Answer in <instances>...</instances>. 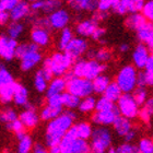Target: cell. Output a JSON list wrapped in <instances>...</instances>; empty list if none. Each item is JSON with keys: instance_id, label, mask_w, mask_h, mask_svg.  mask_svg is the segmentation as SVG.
<instances>
[{"instance_id": "cell-38", "label": "cell", "mask_w": 153, "mask_h": 153, "mask_svg": "<svg viewBox=\"0 0 153 153\" xmlns=\"http://www.w3.org/2000/svg\"><path fill=\"white\" fill-rule=\"evenodd\" d=\"M19 118V115L12 108H4L0 112V121H2L4 124L11 123Z\"/></svg>"}, {"instance_id": "cell-5", "label": "cell", "mask_w": 153, "mask_h": 153, "mask_svg": "<svg viewBox=\"0 0 153 153\" xmlns=\"http://www.w3.org/2000/svg\"><path fill=\"white\" fill-rule=\"evenodd\" d=\"M44 62L51 68L54 76H60L66 74L70 70V68H72L74 59L64 51H61L54 53L51 57L46 58Z\"/></svg>"}, {"instance_id": "cell-36", "label": "cell", "mask_w": 153, "mask_h": 153, "mask_svg": "<svg viewBox=\"0 0 153 153\" xmlns=\"http://www.w3.org/2000/svg\"><path fill=\"white\" fill-rule=\"evenodd\" d=\"M89 56L93 57L95 60L100 61V62H107L112 58V53L106 48H101V49H97L95 51H91Z\"/></svg>"}, {"instance_id": "cell-40", "label": "cell", "mask_w": 153, "mask_h": 153, "mask_svg": "<svg viewBox=\"0 0 153 153\" xmlns=\"http://www.w3.org/2000/svg\"><path fill=\"white\" fill-rule=\"evenodd\" d=\"M144 76H146V84L153 86V58L150 57L144 66Z\"/></svg>"}, {"instance_id": "cell-6", "label": "cell", "mask_w": 153, "mask_h": 153, "mask_svg": "<svg viewBox=\"0 0 153 153\" xmlns=\"http://www.w3.org/2000/svg\"><path fill=\"white\" fill-rule=\"evenodd\" d=\"M90 148L95 153H104L112 146V134L104 126L93 129L91 134Z\"/></svg>"}, {"instance_id": "cell-64", "label": "cell", "mask_w": 153, "mask_h": 153, "mask_svg": "<svg viewBox=\"0 0 153 153\" xmlns=\"http://www.w3.org/2000/svg\"><path fill=\"white\" fill-rule=\"evenodd\" d=\"M152 100H153V99H152Z\"/></svg>"}, {"instance_id": "cell-29", "label": "cell", "mask_w": 153, "mask_h": 153, "mask_svg": "<svg viewBox=\"0 0 153 153\" xmlns=\"http://www.w3.org/2000/svg\"><path fill=\"white\" fill-rule=\"evenodd\" d=\"M74 127L78 138H81V139H84V140L90 139L93 129H92V126L89 123H85V121L78 123L76 125H74Z\"/></svg>"}, {"instance_id": "cell-45", "label": "cell", "mask_w": 153, "mask_h": 153, "mask_svg": "<svg viewBox=\"0 0 153 153\" xmlns=\"http://www.w3.org/2000/svg\"><path fill=\"white\" fill-rule=\"evenodd\" d=\"M115 151H116V153H136L138 152V147H134L129 142H126V143L118 146L115 149Z\"/></svg>"}, {"instance_id": "cell-61", "label": "cell", "mask_w": 153, "mask_h": 153, "mask_svg": "<svg viewBox=\"0 0 153 153\" xmlns=\"http://www.w3.org/2000/svg\"><path fill=\"white\" fill-rule=\"evenodd\" d=\"M27 2H34V1H37V0H26Z\"/></svg>"}, {"instance_id": "cell-39", "label": "cell", "mask_w": 153, "mask_h": 153, "mask_svg": "<svg viewBox=\"0 0 153 153\" xmlns=\"http://www.w3.org/2000/svg\"><path fill=\"white\" fill-rule=\"evenodd\" d=\"M61 7L60 0H43L42 11L45 13H51Z\"/></svg>"}, {"instance_id": "cell-9", "label": "cell", "mask_w": 153, "mask_h": 153, "mask_svg": "<svg viewBox=\"0 0 153 153\" xmlns=\"http://www.w3.org/2000/svg\"><path fill=\"white\" fill-rule=\"evenodd\" d=\"M117 109L119 114L129 118L134 119L138 116L139 113V105L134 99L132 94L130 93H124L121 94L120 97L117 100Z\"/></svg>"}, {"instance_id": "cell-48", "label": "cell", "mask_w": 153, "mask_h": 153, "mask_svg": "<svg viewBox=\"0 0 153 153\" xmlns=\"http://www.w3.org/2000/svg\"><path fill=\"white\" fill-rule=\"evenodd\" d=\"M144 4V0H131L130 4H129V9L128 12L134 13V12H139L142 10Z\"/></svg>"}, {"instance_id": "cell-18", "label": "cell", "mask_w": 153, "mask_h": 153, "mask_svg": "<svg viewBox=\"0 0 153 153\" xmlns=\"http://www.w3.org/2000/svg\"><path fill=\"white\" fill-rule=\"evenodd\" d=\"M31 39H32V43L36 44L39 47H45L51 42L49 31L48 29H44V27L33 26V30L31 31Z\"/></svg>"}, {"instance_id": "cell-59", "label": "cell", "mask_w": 153, "mask_h": 153, "mask_svg": "<svg viewBox=\"0 0 153 153\" xmlns=\"http://www.w3.org/2000/svg\"><path fill=\"white\" fill-rule=\"evenodd\" d=\"M128 51H129V46L127 44H121L119 46V51L120 53H127Z\"/></svg>"}, {"instance_id": "cell-10", "label": "cell", "mask_w": 153, "mask_h": 153, "mask_svg": "<svg viewBox=\"0 0 153 153\" xmlns=\"http://www.w3.org/2000/svg\"><path fill=\"white\" fill-rule=\"evenodd\" d=\"M21 60V70L22 71H30L33 68H35L42 61V53L39 51V46L33 43L32 47L29 51H26L22 57L20 58Z\"/></svg>"}, {"instance_id": "cell-62", "label": "cell", "mask_w": 153, "mask_h": 153, "mask_svg": "<svg viewBox=\"0 0 153 153\" xmlns=\"http://www.w3.org/2000/svg\"><path fill=\"white\" fill-rule=\"evenodd\" d=\"M150 55H151V57L153 58V48H151V54Z\"/></svg>"}, {"instance_id": "cell-41", "label": "cell", "mask_w": 153, "mask_h": 153, "mask_svg": "<svg viewBox=\"0 0 153 153\" xmlns=\"http://www.w3.org/2000/svg\"><path fill=\"white\" fill-rule=\"evenodd\" d=\"M138 152L140 153H153V140L149 138H143L139 141Z\"/></svg>"}, {"instance_id": "cell-11", "label": "cell", "mask_w": 153, "mask_h": 153, "mask_svg": "<svg viewBox=\"0 0 153 153\" xmlns=\"http://www.w3.org/2000/svg\"><path fill=\"white\" fill-rule=\"evenodd\" d=\"M18 42L8 35H0V58L6 61H11L16 58V49Z\"/></svg>"}, {"instance_id": "cell-52", "label": "cell", "mask_w": 153, "mask_h": 153, "mask_svg": "<svg viewBox=\"0 0 153 153\" xmlns=\"http://www.w3.org/2000/svg\"><path fill=\"white\" fill-rule=\"evenodd\" d=\"M104 35H105V30L97 26L95 29V31L93 32V34L91 35V38H93L94 41H103Z\"/></svg>"}, {"instance_id": "cell-51", "label": "cell", "mask_w": 153, "mask_h": 153, "mask_svg": "<svg viewBox=\"0 0 153 153\" xmlns=\"http://www.w3.org/2000/svg\"><path fill=\"white\" fill-rule=\"evenodd\" d=\"M138 116H139V118H140V119L142 121H143V123H146V124H148V123L150 121L151 117H152V115H151L150 113L148 112L147 109H144L143 107L139 108V113H138Z\"/></svg>"}, {"instance_id": "cell-8", "label": "cell", "mask_w": 153, "mask_h": 153, "mask_svg": "<svg viewBox=\"0 0 153 153\" xmlns=\"http://www.w3.org/2000/svg\"><path fill=\"white\" fill-rule=\"evenodd\" d=\"M137 68L134 66H125L121 68L117 76H116V83H117L123 93L132 92L137 86Z\"/></svg>"}, {"instance_id": "cell-20", "label": "cell", "mask_w": 153, "mask_h": 153, "mask_svg": "<svg viewBox=\"0 0 153 153\" xmlns=\"http://www.w3.org/2000/svg\"><path fill=\"white\" fill-rule=\"evenodd\" d=\"M12 102H14L16 106H23V107L29 103V91L21 83H16Z\"/></svg>"}, {"instance_id": "cell-42", "label": "cell", "mask_w": 153, "mask_h": 153, "mask_svg": "<svg viewBox=\"0 0 153 153\" xmlns=\"http://www.w3.org/2000/svg\"><path fill=\"white\" fill-rule=\"evenodd\" d=\"M6 126H7V129L14 132L16 136L19 134H22V132H25V129H26V128L24 127V125L22 124V121L20 120L19 118L16 119V120L11 121V123L6 124Z\"/></svg>"}, {"instance_id": "cell-47", "label": "cell", "mask_w": 153, "mask_h": 153, "mask_svg": "<svg viewBox=\"0 0 153 153\" xmlns=\"http://www.w3.org/2000/svg\"><path fill=\"white\" fill-rule=\"evenodd\" d=\"M18 2L19 0H0V11L10 12Z\"/></svg>"}, {"instance_id": "cell-24", "label": "cell", "mask_w": 153, "mask_h": 153, "mask_svg": "<svg viewBox=\"0 0 153 153\" xmlns=\"http://www.w3.org/2000/svg\"><path fill=\"white\" fill-rule=\"evenodd\" d=\"M16 138H18V148H16L18 152L29 153L30 151H32L33 140L29 134H26V132L16 134Z\"/></svg>"}, {"instance_id": "cell-32", "label": "cell", "mask_w": 153, "mask_h": 153, "mask_svg": "<svg viewBox=\"0 0 153 153\" xmlns=\"http://www.w3.org/2000/svg\"><path fill=\"white\" fill-rule=\"evenodd\" d=\"M95 104H96V100L94 97H92L91 95H89L83 97L82 100H80L78 108H79V111L81 113L88 114V113H92L95 109Z\"/></svg>"}, {"instance_id": "cell-12", "label": "cell", "mask_w": 153, "mask_h": 153, "mask_svg": "<svg viewBox=\"0 0 153 153\" xmlns=\"http://www.w3.org/2000/svg\"><path fill=\"white\" fill-rule=\"evenodd\" d=\"M48 21H49V25L51 29L62 30L68 26V23L70 21V16H69L68 11L59 8L54 12L49 13Z\"/></svg>"}, {"instance_id": "cell-37", "label": "cell", "mask_w": 153, "mask_h": 153, "mask_svg": "<svg viewBox=\"0 0 153 153\" xmlns=\"http://www.w3.org/2000/svg\"><path fill=\"white\" fill-rule=\"evenodd\" d=\"M132 96L136 100V102L138 103V105H142L146 101L148 100V92L144 86H136V89L132 91Z\"/></svg>"}, {"instance_id": "cell-44", "label": "cell", "mask_w": 153, "mask_h": 153, "mask_svg": "<svg viewBox=\"0 0 153 153\" xmlns=\"http://www.w3.org/2000/svg\"><path fill=\"white\" fill-rule=\"evenodd\" d=\"M141 12L148 21L153 22V0H148L147 2L144 1L143 8L141 10Z\"/></svg>"}, {"instance_id": "cell-28", "label": "cell", "mask_w": 153, "mask_h": 153, "mask_svg": "<svg viewBox=\"0 0 153 153\" xmlns=\"http://www.w3.org/2000/svg\"><path fill=\"white\" fill-rule=\"evenodd\" d=\"M109 79L108 76H104V74H99L92 80V86H93V92L97 93V94H103V92L105 91L107 85L109 84Z\"/></svg>"}, {"instance_id": "cell-50", "label": "cell", "mask_w": 153, "mask_h": 153, "mask_svg": "<svg viewBox=\"0 0 153 153\" xmlns=\"http://www.w3.org/2000/svg\"><path fill=\"white\" fill-rule=\"evenodd\" d=\"M33 25L37 26V27H44V29H49V21L48 18H36L33 21Z\"/></svg>"}, {"instance_id": "cell-2", "label": "cell", "mask_w": 153, "mask_h": 153, "mask_svg": "<svg viewBox=\"0 0 153 153\" xmlns=\"http://www.w3.org/2000/svg\"><path fill=\"white\" fill-rule=\"evenodd\" d=\"M59 149L60 153H89L91 151L88 141L76 137L74 125L68 129L60 140Z\"/></svg>"}, {"instance_id": "cell-13", "label": "cell", "mask_w": 153, "mask_h": 153, "mask_svg": "<svg viewBox=\"0 0 153 153\" xmlns=\"http://www.w3.org/2000/svg\"><path fill=\"white\" fill-rule=\"evenodd\" d=\"M118 115L119 112L116 106L106 111H95V113L92 115V121L100 126H108L113 125Z\"/></svg>"}, {"instance_id": "cell-35", "label": "cell", "mask_w": 153, "mask_h": 153, "mask_svg": "<svg viewBox=\"0 0 153 153\" xmlns=\"http://www.w3.org/2000/svg\"><path fill=\"white\" fill-rule=\"evenodd\" d=\"M34 86H35V90L38 93L46 92V90H47L48 81L44 76V74H43L41 69L36 72L35 76H34Z\"/></svg>"}, {"instance_id": "cell-60", "label": "cell", "mask_w": 153, "mask_h": 153, "mask_svg": "<svg viewBox=\"0 0 153 153\" xmlns=\"http://www.w3.org/2000/svg\"><path fill=\"white\" fill-rule=\"evenodd\" d=\"M147 45H148V47H149V48H153V37L151 38L150 41L148 42Z\"/></svg>"}, {"instance_id": "cell-3", "label": "cell", "mask_w": 153, "mask_h": 153, "mask_svg": "<svg viewBox=\"0 0 153 153\" xmlns=\"http://www.w3.org/2000/svg\"><path fill=\"white\" fill-rule=\"evenodd\" d=\"M65 79L67 80V91L76 95L80 99L91 95L93 93L92 81L85 78L74 76L72 72H67L64 74Z\"/></svg>"}, {"instance_id": "cell-7", "label": "cell", "mask_w": 153, "mask_h": 153, "mask_svg": "<svg viewBox=\"0 0 153 153\" xmlns=\"http://www.w3.org/2000/svg\"><path fill=\"white\" fill-rule=\"evenodd\" d=\"M16 81L12 74L0 62V103L9 104L13 100Z\"/></svg>"}, {"instance_id": "cell-25", "label": "cell", "mask_w": 153, "mask_h": 153, "mask_svg": "<svg viewBox=\"0 0 153 153\" xmlns=\"http://www.w3.org/2000/svg\"><path fill=\"white\" fill-rule=\"evenodd\" d=\"M136 32H137L138 39H139L141 43L147 44L148 42L153 37V22L147 21V22L144 23L141 27H139Z\"/></svg>"}, {"instance_id": "cell-57", "label": "cell", "mask_w": 153, "mask_h": 153, "mask_svg": "<svg viewBox=\"0 0 153 153\" xmlns=\"http://www.w3.org/2000/svg\"><path fill=\"white\" fill-rule=\"evenodd\" d=\"M136 136H137V134H136V131L134 130V129H131V130H129L127 132V134H125L124 138H125V141L126 142H131L132 140H134V138H136Z\"/></svg>"}, {"instance_id": "cell-19", "label": "cell", "mask_w": 153, "mask_h": 153, "mask_svg": "<svg viewBox=\"0 0 153 153\" xmlns=\"http://www.w3.org/2000/svg\"><path fill=\"white\" fill-rule=\"evenodd\" d=\"M67 89V80L64 76H55L49 81V84L46 90V96L53 95V94H61Z\"/></svg>"}, {"instance_id": "cell-56", "label": "cell", "mask_w": 153, "mask_h": 153, "mask_svg": "<svg viewBox=\"0 0 153 153\" xmlns=\"http://www.w3.org/2000/svg\"><path fill=\"white\" fill-rule=\"evenodd\" d=\"M142 107H143L144 109H147L151 115H153V100L148 99L147 101L142 104Z\"/></svg>"}, {"instance_id": "cell-16", "label": "cell", "mask_w": 153, "mask_h": 153, "mask_svg": "<svg viewBox=\"0 0 153 153\" xmlns=\"http://www.w3.org/2000/svg\"><path fill=\"white\" fill-rule=\"evenodd\" d=\"M150 57L151 55L149 53L148 46H146L143 43L139 44L132 53V61H134V67L138 69H143Z\"/></svg>"}, {"instance_id": "cell-14", "label": "cell", "mask_w": 153, "mask_h": 153, "mask_svg": "<svg viewBox=\"0 0 153 153\" xmlns=\"http://www.w3.org/2000/svg\"><path fill=\"white\" fill-rule=\"evenodd\" d=\"M88 51V43L85 39L81 37H74L71 42L67 45L64 51L68 54L72 59H78Z\"/></svg>"}, {"instance_id": "cell-58", "label": "cell", "mask_w": 153, "mask_h": 153, "mask_svg": "<svg viewBox=\"0 0 153 153\" xmlns=\"http://www.w3.org/2000/svg\"><path fill=\"white\" fill-rule=\"evenodd\" d=\"M146 76L144 72H139L137 76V86H146Z\"/></svg>"}, {"instance_id": "cell-49", "label": "cell", "mask_w": 153, "mask_h": 153, "mask_svg": "<svg viewBox=\"0 0 153 153\" xmlns=\"http://www.w3.org/2000/svg\"><path fill=\"white\" fill-rule=\"evenodd\" d=\"M117 0H97V10L101 11H108L112 9L113 4Z\"/></svg>"}, {"instance_id": "cell-63", "label": "cell", "mask_w": 153, "mask_h": 153, "mask_svg": "<svg viewBox=\"0 0 153 153\" xmlns=\"http://www.w3.org/2000/svg\"><path fill=\"white\" fill-rule=\"evenodd\" d=\"M152 140H153V136H152Z\"/></svg>"}, {"instance_id": "cell-22", "label": "cell", "mask_w": 153, "mask_h": 153, "mask_svg": "<svg viewBox=\"0 0 153 153\" xmlns=\"http://www.w3.org/2000/svg\"><path fill=\"white\" fill-rule=\"evenodd\" d=\"M96 27H97V22H96L94 19H89V20L81 21V22L76 25V31L80 36L88 37V36L92 35Z\"/></svg>"}, {"instance_id": "cell-17", "label": "cell", "mask_w": 153, "mask_h": 153, "mask_svg": "<svg viewBox=\"0 0 153 153\" xmlns=\"http://www.w3.org/2000/svg\"><path fill=\"white\" fill-rule=\"evenodd\" d=\"M10 20L12 21H21L31 14V7L26 0H19V2L13 7L10 11Z\"/></svg>"}, {"instance_id": "cell-27", "label": "cell", "mask_w": 153, "mask_h": 153, "mask_svg": "<svg viewBox=\"0 0 153 153\" xmlns=\"http://www.w3.org/2000/svg\"><path fill=\"white\" fill-rule=\"evenodd\" d=\"M121 94H123V91L120 90L119 85L116 83V81L115 82H109L105 91L103 92V96H105L106 99H108L109 101H112L114 103L117 102V100L120 97Z\"/></svg>"}, {"instance_id": "cell-33", "label": "cell", "mask_w": 153, "mask_h": 153, "mask_svg": "<svg viewBox=\"0 0 153 153\" xmlns=\"http://www.w3.org/2000/svg\"><path fill=\"white\" fill-rule=\"evenodd\" d=\"M23 31H24V26L20 21H12L8 25V30H7V35L10 36L11 38L18 39L20 36L22 35Z\"/></svg>"}, {"instance_id": "cell-4", "label": "cell", "mask_w": 153, "mask_h": 153, "mask_svg": "<svg viewBox=\"0 0 153 153\" xmlns=\"http://www.w3.org/2000/svg\"><path fill=\"white\" fill-rule=\"evenodd\" d=\"M104 70H105L104 65L95 59H90V60H78L76 64L72 65L71 72L76 76L85 78L92 81Z\"/></svg>"}, {"instance_id": "cell-31", "label": "cell", "mask_w": 153, "mask_h": 153, "mask_svg": "<svg viewBox=\"0 0 153 153\" xmlns=\"http://www.w3.org/2000/svg\"><path fill=\"white\" fill-rule=\"evenodd\" d=\"M62 113V107H54L51 105H46L44 108L42 109L41 114H39V119L45 121H49L53 118L57 117L58 115Z\"/></svg>"}, {"instance_id": "cell-43", "label": "cell", "mask_w": 153, "mask_h": 153, "mask_svg": "<svg viewBox=\"0 0 153 153\" xmlns=\"http://www.w3.org/2000/svg\"><path fill=\"white\" fill-rule=\"evenodd\" d=\"M113 107H115L114 102L109 101L108 99H106L105 96H102L101 99L96 101L95 111H106V109H111Z\"/></svg>"}, {"instance_id": "cell-34", "label": "cell", "mask_w": 153, "mask_h": 153, "mask_svg": "<svg viewBox=\"0 0 153 153\" xmlns=\"http://www.w3.org/2000/svg\"><path fill=\"white\" fill-rule=\"evenodd\" d=\"M72 38H74V33L70 29H68V27L62 29L60 32V35H59V39H58V48L60 51H64Z\"/></svg>"}, {"instance_id": "cell-55", "label": "cell", "mask_w": 153, "mask_h": 153, "mask_svg": "<svg viewBox=\"0 0 153 153\" xmlns=\"http://www.w3.org/2000/svg\"><path fill=\"white\" fill-rule=\"evenodd\" d=\"M32 150L34 153H46L47 152V149H46V147H45L44 144L42 143H35L34 146H33Z\"/></svg>"}, {"instance_id": "cell-46", "label": "cell", "mask_w": 153, "mask_h": 153, "mask_svg": "<svg viewBox=\"0 0 153 153\" xmlns=\"http://www.w3.org/2000/svg\"><path fill=\"white\" fill-rule=\"evenodd\" d=\"M47 105L54 107H64L61 102V94H53L47 96Z\"/></svg>"}, {"instance_id": "cell-30", "label": "cell", "mask_w": 153, "mask_h": 153, "mask_svg": "<svg viewBox=\"0 0 153 153\" xmlns=\"http://www.w3.org/2000/svg\"><path fill=\"white\" fill-rule=\"evenodd\" d=\"M80 97L76 95L72 94L70 92H62L61 93V102H62V106L67 107L68 109H74L79 106L80 103Z\"/></svg>"}, {"instance_id": "cell-15", "label": "cell", "mask_w": 153, "mask_h": 153, "mask_svg": "<svg viewBox=\"0 0 153 153\" xmlns=\"http://www.w3.org/2000/svg\"><path fill=\"white\" fill-rule=\"evenodd\" d=\"M24 107H25V109L20 113L19 119L22 121V124L24 125V127L26 129H33L38 125L39 115L36 113L35 107L31 105L30 103H27Z\"/></svg>"}, {"instance_id": "cell-21", "label": "cell", "mask_w": 153, "mask_h": 153, "mask_svg": "<svg viewBox=\"0 0 153 153\" xmlns=\"http://www.w3.org/2000/svg\"><path fill=\"white\" fill-rule=\"evenodd\" d=\"M113 127L114 130L116 131V134L120 137H124L125 134H127L128 131L132 129V124L129 118L125 117L123 115H118L115 121L113 123Z\"/></svg>"}, {"instance_id": "cell-53", "label": "cell", "mask_w": 153, "mask_h": 153, "mask_svg": "<svg viewBox=\"0 0 153 153\" xmlns=\"http://www.w3.org/2000/svg\"><path fill=\"white\" fill-rule=\"evenodd\" d=\"M107 18V11H101V10H95L94 11V14H93V18L96 21V22L99 23L100 21H102V20H105Z\"/></svg>"}, {"instance_id": "cell-26", "label": "cell", "mask_w": 153, "mask_h": 153, "mask_svg": "<svg viewBox=\"0 0 153 153\" xmlns=\"http://www.w3.org/2000/svg\"><path fill=\"white\" fill-rule=\"evenodd\" d=\"M148 20L144 18L143 14H140L139 12H134V13H131L130 16L126 19L125 24H126V26H127L128 29L137 31V30L143 25Z\"/></svg>"}, {"instance_id": "cell-23", "label": "cell", "mask_w": 153, "mask_h": 153, "mask_svg": "<svg viewBox=\"0 0 153 153\" xmlns=\"http://www.w3.org/2000/svg\"><path fill=\"white\" fill-rule=\"evenodd\" d=\"M69 6L74 10L95 11L97 10V0H68Z\"/></svg>"}, {"instance_id": "cell-54", "label": "cell", "mask_w": 153, "mask_h": 153, "mask_svg": "<svg viewBox=\"0 0 153 153\" xmlns=\"http://www.w3.org/2000/svg\"><path fill=\"white\" fill-rule=\"evenodd\" d=\"M10 21V13L8 11H0V26L8 24Z\"/></svg>"}, {"instance_id": "cell-1", "label": "cell", "mask_w": 153, "mask_h": 153, "mask_svg": "<svg viewBox=\"0 0 153 153\" xmlns=\"http://www.w3.org/2000/svg\"><path fill=\"white\" fill-rule=\"evenodd\" d=\"M76 117V116L74 112L67 111L66 113H61L57 117L49 120L45 134V142L48 148L59 146V142L65 134L74 125Z\"/></svg>"}]
</instances>
